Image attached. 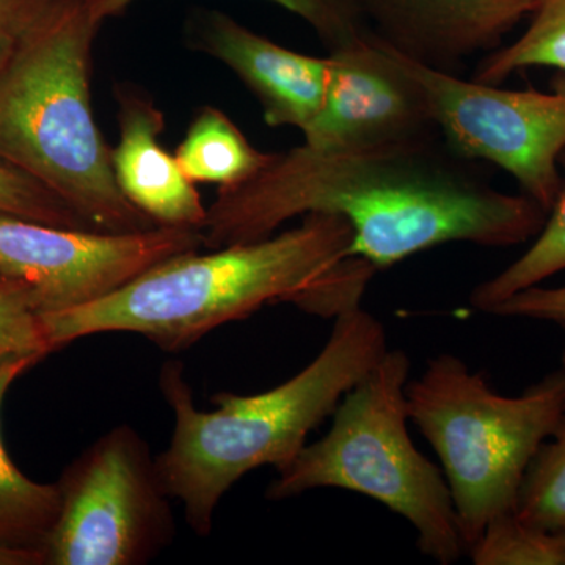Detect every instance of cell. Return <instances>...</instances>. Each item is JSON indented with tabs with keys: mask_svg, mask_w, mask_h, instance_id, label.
<instances>
[{
	"mask_svg": "<svg viewBox=\"0 0 565 565\" xmlns=\"http://www.w3.org/2000/svg\"><path fill=\"white\" fill-rule=\"evenodd\" d=\"M437 136L362 150L300 145L269 152L247 181L218 188L204 247L256 243L308 214L344 218L353 252L377 270L438 245L501 248L534 239L548 212L525 193L492 188Z\"/></svg>",
	"mask_w": 565,
	"mask_h": 565,
	"instance_id": "6da1fadb",
	"label": "cell"
},
{
	"mask_svg": "<svg viewBox=\"0 0 565 565\" xmlns=\"http://www.w3.org/2000/svg\"><path fill=\"white\" fill-rule=\"evenodd\" d=\"M388 349L384 323L360 305L334 318L321 352L289 381L259 394H212V411L196 407L182 363L163 364L159 388L173 414V433L156 460L193 533L211 534L223 497L245 475L262 467L285 470Z\"/></svg>",
	"mask_w": 565,
	"mask_h": 565,
	"instance_id": "7a4b0ae2",
	"label": "cell"
},
{
	"mask_svg": "<svg viewBox=\"0 0 565 565\" xmlns=\"http://www.w3.org/2000/svg\"><path fill=\"white\" fill-rule=\"evenodd\" d=\"M344 218L308 214L288 232L211 253H182L84 307L40 315L51 351L102 333H136L166 352L192 348L212 330L266 305L296 303L344 280L366 259Z\"/></svg>",
	"mask_w": 565,
	"mask_h": 565,
	"instance_id": "3957f363",
	"label": "cell"
},
{
	"mask_svg": "<svg viewBox=\"0 0 565 565\" xmlns=\"http://www.w3.org/2000/svg\"><path fill=\"white\" fill-rule=\"evenodd\" d=\"M102 22L84 0H52L0 62V162L63 200L93 230L156 223L122 195L92 106V52Z\"/></svg>",
	"mask_w": 565,
	"mask_h": 565,
	"instance_id": "277c9868",
	"label": "cell"
},
{
	"mask_svg": "<svg viewBox=\"0 0 565 565\" xmlns=\"http://www.w3.org/2000/svg\"><path fill=\"white\" fill-rule=\"evenodd\" d=\"M411 359L388 349L333 412L329 433L307 445L267 489L281 501L316 489L364 494L407 520L423 555L441 565L467 552L444 471L408 434Z\"/></svg>",
	"mask_w": 565,
	"mask_h": 565,
	"instance_id": "5b68a950",
	"label": "cell"
},
{
	"mask_svg": "<svg viewBox=\"0 0 565 565\" xmlns=\"http://www.w3.org/2000/svg\"><path fill=\"white\" fill-rule=\"evenodd\" d=\"M405 396L408 418L440 459L468 552L490 523L514 514L527 467L564 414L565 371L503 396L459 356L440 353Z\"/></svg>",
	"mask_w": 565,
	"mask_h": 565,
	"instance_id": "8992f818",
	"label": "cell"
},
{
	"mask_svg": "<svg viewBox=\"0 0 565 565\" xmlns=\"http://www.w3.org/2000/svg\"><path fill=\"white\" fill-rule=\"evenodd\" d=\"M55 484L61 509L44 565H143L177 537L158 460L129 424L96 438Z\"/></svg>",
	"mask_w": 565,
	"mask_h": 565,
	"instance_id": "52a82bcc",
	"label": "cell"
},
{
	"mask_svg": "<svg viewBox=\"0 0 565 565\" xmlns=\"http://www.w3.org/2000/svg\"><path fill=\"white\" fill-rule=\"evenodd\" d=\"M386 47L418 82L435 128L451 151L468 161L500 167L519 182L522 193L546 212L552 210L564 181V71L556 74L550 92L504 90L427 68Z\"/></svg>",
	"mask_w": 565,
	"mask_h": 565,
	"instance_id": "ba28073f",
	"label": "cell"
},
{
	"mask_svg": "<svg viewBox=\"0 0 565 565\" xmlns=\"http://www.w3.org/2000/svg\"><path fill=\"white\" fill-rule=\"evenodd\" d=\"M202 230H73L0 215V274L31 288L40 315L84 307L159 263L202 250Z\"/></svg>",
	"mask_w": 565,
	"mask_h": 565,
	"instance_id": "9c48e42d",
	"label": "cell"
},
{
	"mask_svg": "<svg viewBox=\"0 0 565 565\" xmlns=\"http://www.w3.org/2000/svg\"><path fill=\"white\" fill-rule=\"evenodd\" d=\"M326 99L303 129L315 150H362L437 136L418 82L373 33L329 52Z\"/></svg>",
	"mask_w": 565,
	"mask_h": 565,
	"instance_id": "30bf717a",
	"label": "cell"
},
{
	"mask_svg": "<svg viewBox=\"0 0 565 565\" xmlns=\"http://www.w3.org/2000/svg\"><path fill=\"white\" fill-rule=\"evenodd\" d=\"M375 39L408 61L459 76L465 63L503 46L537 0H352Z\"/></svg>",
	"mask_w": 565,
	"mask_h": 565,
	"instance_id": "8fae6325",
	"label": "cell"
},
{
	"mask_svg": "<svg viewBox=\"0 0 565 565\" xmlns=\"http://www.w3.org/2000/svg\"><path fill=\"white\" fill-rule=\"evenodd\" d=\"M185 43L228 66L258 99L270 128L291 126L302 132L321 110L330 79L329 55L286 50L218 10L191 14Z\"/></svg>",
	"mask_w": 565,
	"mask_h": 565,
	"instance_id": "7c38bea8",
	"label": "cell"
},
{
	"mask_svg": "<svg viewBox=\"0 0 565 565\" xmlns=\"http://www.w3.org/2000/svg\"><path fill=\"white\" fill-rule=\"evenodd\" d=\"M114 92L120 137L111 148V169L122 195L158 226L203 230L207 207L159 140L166 115L136 85L122 82Z\"/></svg>",
	"mask_w": 565,
	"mask_h": 565,
	"instance_id": "4fadbf2b",
	"label": "cell"
},
{
	"mask_svg": "<svg viewBox=\"0 0 565 565\" xmlns=\"http://www.w3.org/2000/svg\"><path fill=\"white\" fill-rule=\"evenodd\" d=\"M40 360L29 355L0 362V412L13 382ZM58 509L57 484H40L22 473L7 452L0 429V546L41 552Z\"/></svg>",
	"mask_w": 565,
	"mask_h": 565,
	"instance_id": "5bb4252c",
	"label": "cell"
},
{
	"mask_svg": "<svg viewBox=\"0 0 565 565\" xmlns=\"http://www.w3.org/2000/svg\"><path fill=\"white\" fill-rule=\"evenodd\" d=\"M174 158L193 184L230 188L258 172L269 152L256 150L225 111L203 106L192 118Z\"/></svg>",
	"mask_w": 565,
	"mask_h": 565,
	"instance_id": "9a60e30c",
	"label": "cell"
},
{
	"mask_svg": "<svg viewBox=\"0 0 565 565\" xmlns=\"http://www.w3.org/2000/svg\"><path fill=\"white\" fill-rule=\"evenodd\" d=\"M527 68L565 73V0H537L526 31L514 43L486 54L471 79L501 85L516 71Z\"/></svg>",
	"mask_w": 565,
	"mask_h": 565,
	"instance_id": "2e32d148",
	"label": "cell"
},
{
	"mask_svg": "<svg viewBox=\"0 0 565 565\" xmlns=\"http://www.w3.org/2000/svg\"><path fill=\"white\" fill-rule=\"evenodd\" d=\"M561 162L565 166V152ZM565 270V180L555 204L546 215L544 226L534 243L519 259L500 274L476 286L470 296L476 311L489 315L498 303L514 294L542 285L553 275Z\"/></svg>",
	"mask_w": 565,
	"mask_h": 565,
	"instance_id": "e0dca14e",
	"label": "cell"
},
{
	"mask_svg": "<svg viewBox=\"0 0 565 565\" xmlns=\"http://www.w3.org/2000/svg\"><path fill=\"white\" fill-rule=\"evenodd\" d=\"M514 515L537 530L565 525V411L527 467Z\"/></svg>",
	"mask_w": 565,
	"mask_h": 565,
	"instance_id": "ac0fdd59",
	"label": "cell"
},
{
	"mask_svg": "<svg viewBox=\"0 0 565 565\" xmlns=\"http://www.w3.org/2000/svg\"><path fill=\"white\" fill-rule=\"evenodd\" d=\"M468 553L475 565H565V525L537 530L500 516Z\"/></svg>",
	"mask_w": 565,
	"mask_h": 565,
	"instance_id": "d6986e66",
	"label": "cell"
},
{
	"mask_svg": "<svg viewBox=\"0 0 565 565\" xmlns=\"http://www.w3.org/2000/svg\"><path fill=\"white\" fill-rule=\"evenodd\" d=\"M92 17L103 22L125 13L137 0H84ZM302 18L329 52L340 51L371 31L352 0H269Z\"/></svg>",
	"mask_w": 565,
	"mask_h": 565,
	"instance_id": "ffe728a7",
	"label": "cell"
},
{
	"mask_svg": "<svg viewBox=\"0 0 565 565\" xmlns=\"http://www.w3.org/2000/svg\"><path fill=\"white\" fill-rule=\"evenodd\" d=\"M31 288L0 274V362L51 353Z\"/></svg>",
	"mask_w": 565,
	"mask_h": 565,
	"instance_id": "44dd1931",
	"label": "cell"
},
{
	"mask_svg": "<svg viewBox=\"0 0 565 565\" xmlns=\"http://www.w3.org/2000/svg\"><path fill=\"white\" fill-rule=\"evenodd\" d=\"M0 215L62 228L93 230L50 189L3 162H0Z\"/></svg>",
	"mask_w": 565,
	"mask_h": 565,
	"instance_id": "7402d4cb",
	"label": "cell"
},
{
	"mask_svg": "<svg viewBox=\"0 0 565 565\" xmlns=\"http://www.w3.org/2000/svg\"><path fill=\"white\" fill-rule=\"evenodd\" d=\"M489 315L555 323L565 330V285L531 286L498 303Z\"/></svg>",
	"mask_w": 565,
	"mask_h": 565,
	"instance_id": "603a6c76",
	"label": "cell"
},
{
	"mask_svg": "<svg viewBox=\"0 0 565 565\" xmlns=\"http://www.w3.org/2000/svg\"><path fill=\"white\" fill-rule=\"evenodd\" d=\"M51 3L52 0H0V62Z\"/></svg>",
	"mask_w": 565,
	"mask_h": 565,
	"instance_id": "cb8c5ba5",
	"label": "cell"
},
{
	"mask_svg": "<svg viewBox=\"0 0 565 565\" xmlns=\"http://www.w3.org/2000/svg\"><path fill=\"white\" fill-rule=\"evenodd\" d=\"M0 565H44L43 555L35 550L0 546Z\"/></svg>",
	"mask_w": 565,
	"mask_h": 565,
	"instance_id": "d4e9b609",
	"label": "cell"
},
{
	"mask_svg": "<svg viewBox=\"0 0 565 565\" xmlns=\"http://www.w3.org/2000/svg\"><path fill=\"white\" fill-rule=\"evenodd\" d=\"M561 364H563V370L565 371V349L563 352V359H561Z\"/></svg>",
	"mask_w": 565,
	"mask_h": 565,
	"instance_id": "484cf974",
	"label": "cell"
}]
</instances>
